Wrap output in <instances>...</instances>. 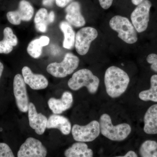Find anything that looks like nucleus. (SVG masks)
Listing matches in <instances>:
<instances>
[{
    "mask_svg": "<svg viewBox=\"0 0 157 157\" xmlns=\"http://www.w3.org/2000/svg\"><path fill=\"white\" fill-rule=\"evenodd\" d=\"M0 157H15L10 147L5 143H0Z\"/></svg>",
    "mask_w": 157,
    "mask_h": 157,
    "instance_id": "obj_25",
    "label": "nucleus"
},
{
    "mask_svg": "<svg viewBox=\"0 0 157 157\" xmlns=\"http://www.w3.org/2000/svg\"><path fill=\"white\" fill-rule=\"evenodd\" d=\"M22 74L25 82L32 89H44L48 86V82L46 77L42 74H34L29 67L22 68Z\"/></svg>",
    "mask_w": 157,
    "mask_h": 157,
    "instance_id": "obj_13",
    "label": "nucleus"
},
{
    "mask_svg": "<svg viewBox=\"0 0 157 157\" xmlns=\"http://www.w3.org/2000/svg\"><path fill=\"white\" fill-rule=\"evenodd\" d=\"M99 124L102 135L113 141H120L125 140L132 132V128L129 124L122 123L113 125L110 116L107 113L101 115Z\"/></svg>",
    "mask_w": 157,
    "mask_h": 157,
    "instance_id": "obj_2",
    "label": "nucleus"
},
{
    "mask_svg": "<svg viewBox=\"0 0 157 157\" xmlns=\"http://www.w3.org/2000/svg\"><path fill=\"white\" fill-rule=\"evenodd\" d=\"M55 18V14L53 11H50V13L48 14V22L52 23L54 21Z\"/></svg>",
    "mask_w": 157,
    "mask_h": 157,
    "instance_id": "obj_31",
    "label": "nucleus"
},
{
    "mask_svg": "<svg viewBox=\"0 0 157 157\" xmlns=\"http://www.w3.org/2000/svg\"><path fill=\"white\" fill-rule=\"evenodd\" d=\"M72 0H56L57 6L60 8H64L72 1Z\"/></svg>",
    "mask_w": 157,
    "mask_h": 157,
    "instance_id": "obj_29",
    "label": "nucleus"
},
{
    "mask_svg": "<svg viewBox=\"0 0 157 157\" xmlns=\"http://www.w3.org/2000/svg\"><path fill=\"white\" fill-rule=\"evenodd\" d=\"M13 46L4 40L0 41V53L9 54L11 52Z\"/></svg>",
    "mask_w": 157,
    "mask_h": 157,
    "instance_id": "obj_27",
    "label": "nucleus"
},
{
    "mask_svg": "<svg viewBox=\"0 0 157 157\" xmlns=\"http://www.w3.org/2000/svg\"><path fill=\"white\" fill-rule=\"evenodd\" d=\"M34 12L33 7L28 1L21 0L17 10L7 13V19L11 24L19 25L21 21H29L33 16Z\"/></svg>",
    "mask_w": 157,
    "mask_h": 157,
    "instance_id": "obj_11",
    "label": "nucleus"
},
{
    "mask_svg": "<svg viewBox=\"0 0 157 157\" xmlns=\"http://www.w3.org/2000/svg\"><path fill=\"white\" fill-rule=\"evenodd\" d=\"M100 6L104 9H107L112 5L113 0H98Z\"/></svg>",
    "mask_w": 157,
    "mask_h": 157,
    "instance_id": "obj_28",
    "label": "nucleus"
},
{
    "mask_svg": "<svg viewBox=\"0 0 157 157\" xmlns=\"http://www.w3.org/2000/svg\"><path fill=\"white\" fill-rule=\"evenodd\" d=\"M151 6L150 1L144 0L132 12L131 16V21L137 33H142L147 29Z\"/></svg>",
    "mask_w": 157,
    "mask_h": 157,
    "instance_id": "obj_7",
    "label": "nucleus"
},
{
    "mask_svg": "<svg viewBox=\"0 0 157 157\" xmlns=\"http://www.w3.org/2000/svg\"><path fill=\"white\" fill-rule=\"evenodd\" d=\"M47 150L40 140L28 138L20 147L17 157H46Z\"/></svg>",
    "mask_w": 157,
    "mask_h": 157,
    "instance_id": "obj_9",
    "label": "nucleus"
},
{
    "mask_svg": "<svg viewBox=\"0 0 157 157\" xmlns=\"http://www.w3.org/2000/svg\"><path fill=\"white\" fill-rule=\"evenodd\" d=\"M139 152L141 157H157V142L146 140L140 146Z\"/></svg>",
    "mask_w": 157,
    "mask_h": 157,
    "instance_id": "obj_23",
    "label": "nucleus"
},
{
    "mask_svg": "<svg viewBox=\"0 0 157 157\" xmlns=\"http://www.w3.org/2000/svg\"><path fill=\"white\" fill-rule=\"evenodd\" d=\"M50 39L46 36L34 39L29 43L27 48L28 53L33 58H39L42 55V47L48 45Z\"/></svg>",
    "mask_w": 157,
    "mask_h": 157,
    "instance_id": "obj_19",
    "label": "nucleus"
},
{
    "mask_svg": "<svg viewBox=\"0 0 157 157\" xmlns=\"http://www.w3.org/2000/svg\"><path fill=\"white\" fill-rule=\"evenodd\" d=\"M66 19L71 25L77 28L85 25V20L81 14L80 6L78 2L70 3L66 8Z\"/></svg>",
    "mask_w": 157,
    "mask_h": 157,
    "instance_id": "obj_15",
    "label": "nucleus"
},
{
    "mask_svg": "<svg viewBox=\"0 0 157 157\" xmlns=\"http://www.w3.org/2000/svg\"><path fill=\"white\" fill-rule=\"evenodd\" d=\"M3 70H4V66H3V64L0 62V78L2 74Z\"/></svg>",
    "mask_w": 157,
    "mask_h": 157,
    "instance_id": "obj_34",
    "label": "nucleus"
},
{
    "mask_svg": "<svg viewBox=\"0 0 157 157\" xmlns=\"http://www.w3.org/2000/svg\"><path fill=\"white\" fill-rule=\"evenodd\" d=\"M111 29L118 33V36L122 40L129 44L137 42V31L132 22L126 17L116 15L109 21Z\"/></svg>",
    "mask_w": 157,
    "mask_h": 157,
    "instance_id": "obj_4",
    "label": "nucleus"
},
{
    "mask_svg": "<svg viewBox=\"0 0 157 157\" xmlns=\"http://www.w3.org/2000/svg\"><path fill=\"white\" fill-rule=\"evenodd\" d=\"M48 11L44 8L39 9L35 16L34 22L37 31L45 33L47 29Z\"/></svg>",
    "mask_w": 157,
    "mask_h": 157,
    "instance_id": "obj_22",
    "label": "nucleus"
},
{
    "mask_svg": "<svg viewBox=\"0 0 157 157\" xmlns=\"http://www.w3.org/2000/svg\"><path fill=\"white\" fill-rule=\"evenodd\" d=\"M4 39L3 40L8 42L10 45L15 46L18 43L17 36L13 33V30L11 28L6 27L3 31Z\"/></svg>",
    "mask_w": 157,
    "mask_h": 157,
    "instance_id": "obj_24",
    "label": "nucleus"
},
{
    "mask_svg": "<svg viewBox=\"0 0 157 157\" xmlns=\"http://www.w3.org/2000/svg\"><path fill=\"white\" fill-rule=\"evenodd\" d=\"M54 0H43L42 4L44 6H50L53 4Z\"/></svg>",
    "mask_w": 157,
    "mask_h": 157,
    "instance_id": "obj_32",
    "label": "nucleus"
},
{
    "mask_svg": "<svg viewBox=\"0 0 157 157\" xmlns=\"http://www.w3.org/2000/svg\"><path fill=\"white\" fill-rule=\"evenodd\" d=\"M144 0H132V3L135 6H138Z\"/></svg>",
    "mask_w": 157,
    "mask_h": 157,
    "instance_id": "obj_33",
    "label": "nucleus"
},
{
    "mask_svg": "<svg viewBox=\"0 0 157 157\" xmlns=\"http://www.w3.org/2000/svg\"><path fill=\"white\" fill-rule=\"evenodd\" d=\"M104 81L108 95L115 98L120 97L126 91L130 82V78L122 69L111 66L105 72Z\"/></svg>",
    "mask_w": 157,
    "mask_h": 157,
    "instance_id": "obj_1",
    "label": "nucleus"
},
{
    "mask_svg": "<svg viewBox=\"0 0 157 157\" xmlns=\"http://www.w3.org/2000/svg\"><path fill=\"white\" fill-rule=\"evenodd\" d=\"M73 96L70 92L63 93L61 99L51 98L48 101V107L54 114H59L70 109L73 104Z\"/></svg>",
    "mask_w": 157,
    "mask_h": 157,
    "instance_id": "obj_14",
    "label": "nucleus"
},
{
    "mask_svg": "<svg viewBox=\"0 0 157 157\" xmlns=\"http://www.w3.org/2000/svg\"><path fill=\"white\" fill-rule=\"evenodd\" d=\"M29 124L31 128L39 135L44 134L46 128L48 119L42 113H38L35 105L29 103L28 109Z\"/></svg>",
    "mask_w": 157,
    "mask_h": 157,
    "instance_id": "obj_12",
    "label": "nucleus"
},
{
    "mask_svg": "<svg viewBox=\"0 0 157 157\" xmlns=\"http://www.w3.org/2000/svg\"><path fill=\"white\" fill-rule=\"evenodd\" d=\"M100 84V79L90 70L82 69L73 73L69 79L68 85L73 90L76 91L85 86L90 94L97 92Z\"/></svg>",
    "mask_w": 157,
    "mask_h": 157,
    "instance_id": "obj_3",
    "label": "nucleus"
},
{
    "mask_svg": "<svg viewBox=\"0 0 157 157\" xmlns=\"http://www.w3.org/2000/svg\"><path fill=\"white\" fill-rule=\"evenodd\" d=\"M13 92L16 101V105L21 112L28 111L29 100L27 92L26 83L22 75H15L13 81Z\"/></svg>",
    "mask_w": 157,
    "mask_h": 157,
    "instance_id": "obj_10",
    "label": "nucleus"
},
{
    "mask_svg": "<svg viewBox=\"0 0 157 157\" xmlns=\"http://www.w3.org/2000/svg\"><path fill=\"white\" fill-rule=\"evenodd\" d=\"M144 131L149 135L157 134V104L151 106L144 118Z\"/></svg>",
    "mask_w": 157,
    "mask_h": 157,
    "instance_id": "obj_17",
    "label": "nucleus"
},
{
    "mask_svg": "<svg viewBox=\"0 0 157 157\" xmlns=\"http://www.w3.org/2000/svg\"><path fill=\"white\" fill-rule=\"evenodd\" d=\"M79 58L72 53L65 55L63 60L59 63H53L48 65L47 71L57 78H64L72 74L78 68Z\"/></svg>",
    "mask_w": 157,
    "mask_h": 157,
    "instance_id": "obj_5",
    "label": "nucleus"
},
{
    "mask_svg": "<svg viewBox=\"0 0 157 157\" xmlns=\"http://www.w3.org/2000/svg\"><path fill=\"white\" fill-rule=\"evenodd\" d=\"M64 155L66 157H93V151L86 144L77 142L65 151Z\"/></svg>",
    "mask_w": 157,
    "mask_h": 157,
    "instance_id": "obj_18",
    "label": "nucleus"
},
{
    "mask_svg": "<svg viewBox=\"0 0 157 157\" xmlns=\"http://www.w3.org/2000/svg\"><path fill=\"white\" fill-rule=\"evenodd\" d=\"M59 27L64 36L63 46L67 49H71L75 46L76 34L72 26L67 21L60 23Z\"/></svg>",
    "mask_w": 157,
    "mask_h": 157,
    "instance_id": "obj_20",
    "label": "nucleus"
},
{
    "mask_svg": "<svg viewBox=\"0 0 157 157\" xmlns=\"http://www.w3.org/2000/svg\"><path fill=\"white\" fill-rule=\"evenodd\" d=\"M98 36V31L91 27H86L80 29L76 35L75 47L77 53L81 56L86 54L93 41Z\"/></svg>",
    "mask_w": 157,
    "mask_h": 157,
    "instance_id": "obj_8",
    "label": "nucleus"
},
{
    "mask_svg": "<svg viewBox=\"0 0 157 157\" xmlns=\"http://www.w3.org/2000/svg\"><path fill=\"white\" fill-rule=\"evenodd\" d=\"M114 157H138L136 153L133 151H128L126 154L124 156H116Z\"/></svg>",
    "mask_w": 157,
    "mask_h": 157,
    "instance_id": "obj_30",
    "label": "nucleus"
},
{
    "mask_svg": "<svg viewBox=\"0 0 157 157\" xmlns=\"http://www.w3.org/2000/svg\"><path fill=\"white\" fill-rule=\"evenodd\" d=\"M151 87L149 89L140 92L139 98L144 101H151L157 102V75H153L150 79Z\"/></svg>",
    "mask_w": 157,
    "mask_h": 157,
    "instance_id": "obj_21",
    "label": "nucleus"
},
{
    "mask_svg": "<svg viewBox=\"0 0 157 157\" xmlns=\"http://www.w3.org/2000/svg\"><path fill=\"white\" fill-rule=\"evenodd\" d=\"M73 139L77 142H91L95 140L101 133L100 124L97 121H93L85 126L74 124L72 128Z\"/></svg>",
    "mask_w": 157,
    "mask_h": 157,
    "instance_id": "obj_6",
    "label": "nucleus"
},
{
    "mask_svg": "<svg viewBox=\"0 0 157 157\" xmlns=\"http://www.w3.org/2000/svg\"><path fill=\"white\" fill-rule=\"evenodd\" d=\"M46 128L58 129L64 135H69L72 130L69 119L63 116L56 114H52L48 118Z\"/></svg>",
    "mask_w": 157,
    "mask_h": 157,
    "instance_id": "obj_16",
    "label": "nucleus"
},
{
    "mask_svg": "<svg viewBox=\"0 0 157 157\" xmlns=\"http://www.w3.org/2000/svg\"><path fill=\"white\" fill-rule=\"evenodd\" d=\"M147 61L151 64V68L153 71L157 73V55L151 53L147 56Z\"/></svg>",
    "mask_w": 157,
    "mask_h": 157,
    "instance_id": "obj_26",
    "label": "nucleus"
}]
</instances>
